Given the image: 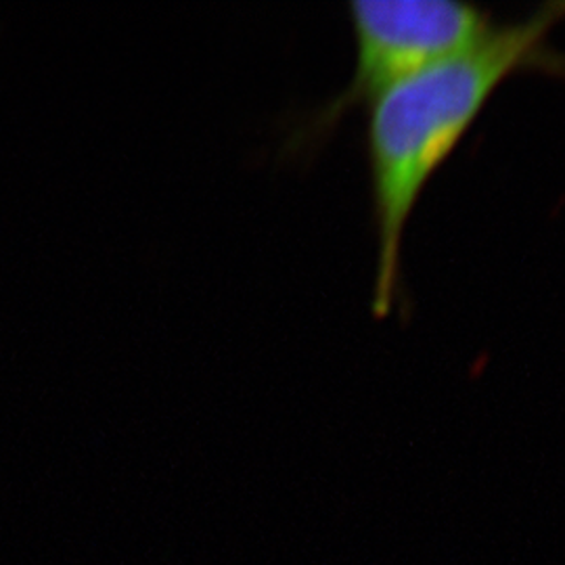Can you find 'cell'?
<instances>
[{
	"instance_id": "6da1fadb",
	"label": "cell",
	"mask_w": 565,
	"mask_h": 565,
	"mask_svg": "<svg viewBox=\"0 0 565 565\" xmlns=\"http://www.w3.org/2000/svg\"><path fill=\"white\" fill-rule=\"evenodd\" d=\"M564 21L565 2H546L522 20L497 23L484 39L394 84L369 105L375 319L384 321L401 303L404 237L427 184L499 88L532 70L565 78V55L548 44L551 32Z\"/></svg>"
},
{
	"instance_id": "7a4b0ae2",
	"label": "cell",
	"mask_w": 565,
	"mask_h": 565,
	"mask_svg": "<svg viewBox=\"0 0 565 565\" xmlns=\"http://www.w3.org/2000/svg\"><path fill=\"white\" fill-rule=\"evenodd\" d=\"M354 39L350 81L289 135V151L310 156L354 109L387 88L484 39L497 20L484 7L450 0H354L348 7Z\"/></svg>"
}]
</instances>
